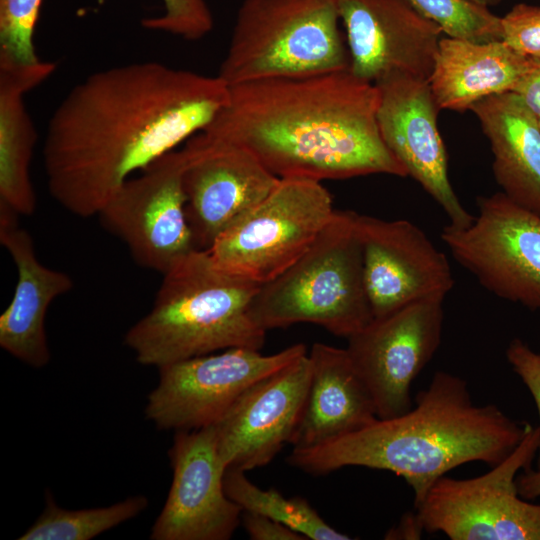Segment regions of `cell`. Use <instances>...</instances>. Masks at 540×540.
<instances>
[{
	"instance_id": "cell-1",
	"label": "cell",
	"mask_w": 540,
	"mask_h": 540,
	"mask_svg": "<svg viewBox=\"0 0 540 540\" xmlns=\"http://www.w3.org/2000/svg\"><path fill=\"white\" fill-rule=\"evenodd\" d=\"M229 86L161 62L97 71L54 110L42 148L51 197L71 214L97 216L119 187L203 130Z\"/></svg>"
},
{
	"instance_id": "cell-27",
	"label": "cell",
	"mask_w": 540,
	"mask_h": 540,
	"mask_svg": "<svg viewBox=\"0 0 540 540\" xmlns=\"http://www.w3.org/2000/svg\"><path fill=\"white\" fill-rule=\"evenodd\" d=\"M42 0H0V64L28 66L41 61L33 36Z\"/></svg>"
},
{
	"instance_id": "cell-23",
	"label": "cell",
	"mask_w": 540,
	"mask_h": 540,
	"mask_svg": "<svg viewBox=\"0 0 540 540\" xmlns=\"http://www.w3.org/2000/svg\"><path fill=\"white\" fill-rule=\"evenodd\" d=\"M55 69V63L43 60L28 66L0 64V203L20 216L34 214L37 207L30 171L37 133L24 99Z\"/></svg>"
},
{
	"instance_id": "cell-9",
	"label": "cell",
	"mask_w": 540,
	"mask_h": 540,
	"mask_svg": "<svg viewBox=\"0 0 540 540\" xmlns=\"http://www.w3.org/2000/svg\"><path fill=\"white\" fill-rule=\"evenodd\" d=\"M477 206L472 223L446 225L442 241L486 290L540 311V215L503 192L478 197Z\"/></svg>"
},
{
	"instance_id": "cell-36",
	"label": "cell",
	"mask_w": 540,
	"mask_h": 540,
	"mask_svg": "<svg viewBox=\"0 0 540 540\" xmlns=\"http://www.w3.org/2000/svg\"><path fill=\"white\" fill-rule=\"evenodd\" d=\"M539 122H540V119H539Z\"/></svg>"
},
{
	"instance_id": "cell-21",
	"label": "cell",
	"mask_w": 540,
	"mask_h": 540,
	"mask_svg": "<svg viewBox=\"0 0 540 540\" xmlns=\"http://www.w3.org/2000/svg\"><path fill=\"white\" fill-rule=\"evenodd\" d=\"M531 64L532 58L503 40L477 43L446 36L428 83L439 109L465 111L484 98L513 92Z\"/></svg>"
},
{
	"instance_id": "cell-28",
	"label": "cell",
	"mask_w": 540,
	"mask_h": 540,
	"mask_svg": "<svg viewBox=\"0 0 540 540\" xmlns=\"http://www.w3.org/2000/svg\"><path fill=\"white\" fill-rule=\"evenodd\" d=\"M163 12L141 20L148 30L198 40L213 28V17L205 0H161Z\"/></svg>"
},
{
	"instance_id": "cell-25",
	"label": "cell",
	"mask_w": 540,
	"mask_h": 540,
	"mask_svg": "<svg viewBox=\"0 0 540 540\" xmlns=\"http://www.w3.org/2000/svg\"><path fill=\"white\" fill-rule=\"evenodd\" d=\"M149 505L136 495L110 506L69 510L59 507L48 492L45 508L20 540H89L143 512Z\"/></svg>"
},
{
	"instance_id": "cell-32",
	"label": "cell",
	"mask_w": 540,
	"mask_h": 540,
	"mask_svg": "<svg viewBox=\"0 0 540 540\" xmlns=\"http://www.w3.org/2000/svg\"><path fill=\"white\" fill-rule=\"evenodd\" d=\"M524 105L540 119V60L532 58L529 71L513 91Z\"/></svg>"
},
{
	"instance_id": "cell-6",
	"label": "cell",
	"mask_w": 540,
	"mask_h": 540,
	"mask_svg": "<svg viewBox=\"0 0 540 540\" xmlns=\"http://www.w3.org/2000/svg\"><path fill=\"white\" fill-rule=\"evenodd\" d=\"M335 0H244L218 76L228 85L347 70Z\"/></svg>"
},
{
	"instance_id": "cell-24",
	"label": "cell",
	"mask_w": 540,
	"mask_h": 540,
	"mask_svg": "<svg viewBox=\"0 0 540 540\" xmlns=\"http://www.w3.org/2000/svg\"><path fill=\"white\" fill-rule=\"evenodd\" d=\"M228 497L243 511L260 514L287 525L307 540H350L330 526L303 497H285L275 488L261 489L245 471L229 468L224 475Z\"/></svg>"
},
{
	"instance_id": "cell-19",
	"label": "cell",
	"mask_w": 540,
	"mask_h": 540,
	"mask_svg": "<svg viewBox=\"0 0 540 540\" xmlns=\"http://www.w3.org/2000/svg\"><path fill=\"white\" fill-rule=\"evenodd\" d=\"M19 216L0 203V242L17 270L12 300L0 315V346L19 361L42 368L51 357L45 330L48 308L74 283L67 273L41 263L30 233L18 222Z\"/></svg>"
},
{
	"instance_id": "cell-31",
	"label": "cell",
	"mask_w": 540,
	"mask_h": 540,
	"mask_svg": "<svg viewBox=\"0 0 540 540\" xmlns=\"http://www.w3.org/2000/svg\"><path fill=\"white\" fill-rule=\"evenodd\" d=\"M241 523L252 540H307L287 525L260 514L243 511Z\"/></svg>"
},
{
	"instance_id": "cell-20",
	"label": "cell",
	"mask_w": 540,
	"mask_h": 540,
	"mask_svg": "<svg viewBox=\"0 0 540 540\" xmlns=\"http://www.w3.org/2000/svg\"><path fill=\"white\" fill-rule=\"evenodd\" d=\"M303 413L290 442L308 448L361 429L378 417L371 394L346 348L316 342Z\"/></svg>"
},
{
	"instance_id": "cell-18",
	"label": "cell",
	"mask_w": 540,
	"mask_h": 540,
	"mask_svg": "<svg viewBox=\"0 0 540 540\" xmlns=\"http://www.w3.org/2000/svg\"><path fill=\"white\" fill-rule=\"evenodd\" d=\"M311 378L308 352L252 385L214 424L226 470L269 464L300 422Z\"/></svg>"
},
{
	"instance_id": "cell-8",
	"label": "cell",
	"mask_w": 540,
	"mask_h": 540,
	"mask_svg": "<svg viewBox=\"0 0 540 540\" xmlns=\"http://www.w3.org/2000/svg\"><path fill=\"white\" fill-rule=\"evenodd\" d=\"M540 429L527 431L517 447L483 475L437 479L415 508L426 532L451 540H540V504L520 497L516 478L531 468Z\"/></svg>"
},
{
	"instance_id": "cell-33",
	"label": "cell",
	"mask_w": 540,
	"mask_h": 540,
	"mask_svg": "<svg viewBox=\"0 0 540 540\" xmlns=\"http://www.w3.org/2000/svg\"><path fill=\"white\" fill-rule=\"evenodd\" d=\"M425 531L419 517L415 512L405 513L398 524L390 528L384 538L385 539H419L422 532Z\"/></svg>"
},
{
	"instance_id": "cell-14",
	"label": "cell",
	"mask_w": 540,
	"mask_h": 540,
	"mask_svg": "<svg viewBox=\"0 0 540 540\" xmlns=\"http://www.w3.org/2000/svg\"><path fill=\"white\" fill-rule=\"evenodd\" d=\"M168 454L172 482L150 539H230L243 510L225 492L215 426L175 431Z\"/></svg>"
},
{
	"instance_id": "cell-26",
	"label": "cell",
	"mask_w": 540,
	"mask_h": 540,
	"mask_svg": "<svg viewBox=\"0 0 540 540\" xmlns=\"http://www.w3.org/2000/svg\"><path fill=\"white\" fill-rule=\"evenodd\" d=\"M448 37L477 43L502 40L501 18L469 0H406Z\"/></svg>"
},
{
	"instance_id": "cell-29",
	"label": "cell",
	"mask_w": 540,
	"mask_h": 540,
	"mask_svg": "<svg viewBox=\"0 0 540 540\" xmlns=\"http://www.w3.org/2000/svg\"><path fill=\"white\" fill-rule=\"evenodd\" d=\"M501 24L503 41L521 55L540 60V6L517 4Z\"/></svg>"
},
{
	"instance_id": "cell-12",
	"label": "cell",
	"mask_w": 540,
	"mask_h": 540,
	"mask_svg": "<svg viewBox=\"0 0 540 540\" xmlns=\"http://www.w3.org/2000/svg\"><path fill=\"white\" fill-rule=\"evenodd\" d=\"M443 301L442 297L414 301L373 318L347 338V353L371 394L378 418L399 416L412 408V383L441 343Z\"/></svg>"
},
{
	"instance_id": "cell-16",
	"label": "cell",
	"mask_w": 540,
	"mask_h": 540,
	"mask_svg": "<svg viewBox=\"0 0 540 540\" xmlns=\"http://www.w3.org/2000/svg\"><path fill=\"white\" fill-rule=\"evenodd\" d=\"M375 84L377 120L385 144L408 176L443 209L449 225L468 227L475 216L465 209L450 183L447 153L437 127L440 109L428 81L392 74Z\"/></svg>"
},
{
	"instance_id": "cell-10",
	"label": "cell",
	"mask_w": 540,
	"mask_h": 540,
	"mask_svg": "<svg viewBox=\"0 0 540 540\" xmlns=\"http://www.w3.org/2000/svg\"><path fill=\"white\" fill-rule=\"evenodd\" d=\"M305 353L302 343L271 355L235 347L162 366L145 416L160 430L214 425L252 385Z\"/></svg>"
},
{
	"instance_id": "cell-22",
	"label": "cell",
	"mask_w": 540,
	"mask_h": 540,
	"mask_svg": "<svg viewBox=\"0 0 540 540\" xmlns=\"http://www.w3.org/2000/svg\"><path fill=\"white\" fill-rule=\"evenodd\" d=\"M488 138L493 173L502 192L540 215V122L514 92L484 98L470 108Z\"/></svg>"
},
{
	"instance_id": "cell-34",
	"label": "cell",
	"mask_w": 540,
	"mask_h": 540,
	"mask_svg": "<svg viewBox=\"0 0 540 540\" xmlns=\"http://www.w3.org/2000/svg\"><path fill=\"white\" fill-rule=\"evenodd\" d=\"M518 493L521 498L533 500L540 497V469L532 467L523 471L516 478Z\"/></svg>"
},
{
	"instance_id": "cell-5",
	"label": "cell",
	"mask_w": 540,
	"mask_h": 540,
	"mask_svg": "<svg viewBox=\"0 0 540 540\" xmlns=\"http://www.w3.org/2000/svg\"><path fill=\"white\" fill-rule=\"evenodd\" d=\"M250 314L264 330L312 323L348 338L372 319L356 212L335 210L311 247L260 285Z\"/></svg>"
},
{
	"instance_id": "cell-15",
	"label": "cell",
	"mask_w": 540,
	"mask_h": 540,
	"mask_svg": "<svg viewBox=\"0 0 540 540\" xmlns=\"http://www.w3.org/2000/svg\"><path fill=\"white\" fill-rule=\"evenodd\" d=\"M356 227L373 318L453 288L447 257L416 224L356 213Z\"/></svg>"
},
{
	"instance_id": "cell-17",
	"label": "cell",
	"mask_w": 540,
	"mask_h": 540,
	"mask_svg": "<svg viewBox=\"0 0 540 540\" xmlns=\"http://www.w3.org/2000/svg\"><path fill=\"white\" fill-rule=\"evenodd\" d=\"M349 53L348 70L376 83L402 74L428 81L441 28L406 0H335Z\"/></svg>"
},
{
	"instance_id": "cell-4",
	"label": "cell",
	"mask_w": 540,
	"mask_h": 540,
	"mask_svg": "<svg viewBox=\"0 0 540 540\" xmlns=\"http://www.w3.org/2000/svg\"><path fill=\"white\" fill-rule=\"evenodd\" d=\"M162 276L150 311L124 336L140 364L160 368L229 348L261 350L267 331L250 314L259 284L221 270L198 249Z\"/></svg>"
},
{
	"instance_id": "cell-30",
	"label": "cell",
	"mask_w": 540,
	"mask_h": 540,
	"mask_svg": "<svg viewBox=\"0 0 540 540\" xmlns=\"http://www.w3.org/2000/svg\"><path fill=\"white\" fill-rule=\"evenodd\" d=\"M506 359L531 393L540 420V354L532 350L523 340L514 338L506 349ZM537 469H540V444L537 453Z\"/></svg>"
},
{
	"instance_id": "cell-35",
	"label": "cell",
	"mask_w": 540,
	"mask_h": 540,
	"mask_svg": "<svg viewBox=\"0 0 540 540\" xmlns=\"http://www.w3.org/2000/svg\"><path fill=\"white\" fill-rule=\"evenodd\" d=\"M469 1L488 8L489 6L497 5L501 0H469Z\"/></svg>"
},
{
	"instance_id": "cell-13",
	"label": "cell",
	"mask_w": 540,
	"mask_h": 540,
	"mask_svg": "<svg viewBox=\"0 0 540 540\" xmlns=\"http://www.w3.org/2000/svg\"><path fill=\"white\" fill-rule=\"evenodd\" d=\"M185 157L186 216L198 250L245 216L280 178L249 151L198 132L181 147Z\"/></svg>"
},
{
	"instance_id": "cell-11",
	"label": "cell",
	"mask_w": 540,
	"mask_h": 540,
	"mask_svg": "<svg viewBox=\"0 0 540 540\" xmlns=\"http://www.w3.org/2000/svg\"><path fill=\"white\" fill-rule=\"evenodd\" d=\"M186 157L175 149L125 181L97 214L140 266L165 273L196 250L186 216Z\"/></svg>"
},
{
	"instance_id": "cell-2",
	"label": "cell",
	"mask_w": 540,
	"mask_h": 540,
	"mask_svg": "<svg viewBox=\"0 0 540 540\" xmlns=\"http://www.w3.org/2000/svg\"><path fill=\"white\" fill-rule=\"evenodd\" d=\"M379 90L348 69L229 86V99L200 132L253 154L280 179L408 176L385 144Z\"/></svg>"
},
{
	"instance_id": "cell-7",
	"label": "cell",
	"mask_w": 540,
	"mask_h": 540,
	"mask_svg": "<svg viewBox=\"0 0 540 540\" xmlns=\"http://www.w3.org/2000/svg\"><path fill=\"white\" fill-rule=\"evenodd\" d=\"M334 212L331 194L320 181L280 179L206 251L221 270L262 285L311 247Z\"/></svg>"
},
{
	"instance_id": "cell-3",
	"label": "cell",
	"mask_w": 540,
	"mask_h": 540,
	"mask_svg": "<svg viewBox=\"0 0 540 540\" xmlns=\"http://www.w3.org/2000/svg\"><path fill=\"white\" fill-rule=\"evenodd\" d=\"M495 404L473 402L467 382L436 371L415 406L326 443L293 448L287 462L306 473L325 475L347 466L392 472L412 488L414 508L429 488L452 469L503 461L531 428Z\"/></svg>"
}]
</instances>
